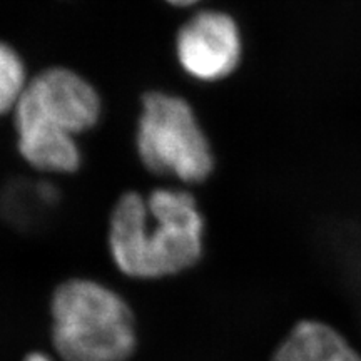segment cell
<instances>
[{"label":"cell","mask_w":361,"mask_h":361,"mask_svg":"<svg viewBox=\"0 0 361 361\" xmlns=\"http://www.w3.org/2000/svg\"><path fill=\"white\" fill-rule=\"evenodd\" d=\"M107 251L116 269L133 279L166 278L191 268L202 251L196 201L183 189L124 192L107 219Z\"/></svg>","instance_id":"obj_1"},{"label":"cell","mask_w":361,"mask_h":361,"mask_svg":"<svg viewBox=\"0 0 361 361\" xmlns=\"http://www.w3.org/2000/svg\"><path fill=\"white\" fill-rule=\"evenodd\" d=\"M52 355L59 361H128L137 346L133 310L96 278L59 283L49 303Z\"/></svg>","instance_id":"obj_2"},{"label":"cell","mask_w":361,"mask_h":361,"mask_svg":"<svg viewBox=\"0 0 361 361\" xmlns=\"http://www.w3.org/2000/svg\"><path fill=\"white\" fill-rule=\"evenodd\" d=\"M135 149L151 173L186 184L204 180L214 166L211 144L192 106L168 92H147L142 97Z\"/></svg>","instance_id":"obj_3"},{"label":"cell","mask_w":361,"mask_h":361,"mask_svg":"<svg viewBox=\"0 0 361 361\" xmlns=\"http://www.w3.org/2000/svg\"><path fill=\"white\" fill-rule=\"evenodd\" d=\"M101 112V97L87 79L67 67H51L29 79L13 124H44L79 137L99 123Z\"/></svg>","instance_id":"obj_4"},{"label":"cell","mask_w":361,"mask_h":361,"mask_svg":"<svg viewBox=\"0 0 361 361\" xmlns=\"http://www.w3.org/2000/svg\"><path fill=\"white\" fill-rule=\"evenodd\" d=\"M243 34L233 16L223 11H201L176 35V57L189 78L218 82L241 64Z\"/></svg>","instance_id":"obj_5"},{"label":"cell","mask_w":361,"mask_h":361,"mask_svg":"<svg viewBox=\"0 0 361 361\" xmlns=\"http://www.w3.org/2000/svg\"><path fill=\"white\" fill-rule=\"evenodd\" d=\"M17 151L40 174H72L82 164V151L75 135L44 124H13Z\"/></svg>","instance_id":"obj_6"},{"label":"cell","mask_w":361,"mask_h":361,"mask_svg":"<svg viewBox=\"0 0 361 361\" xmlns=\"http://www.w3.org/2000/svg\"><path fill=\"white\" fill-rule=\"evenodd\" d=\"M273 361H361V358L335 329L322 323L305 322L293 329Z\"/></svg>","instance_id":"obj_7"},{"label":"cell","mask_w":361,"mask_h":361,"mask_svg":"<svg viewBox=\"0 0 361 361\" xmlns=\"http://www.w3.org/2000/svg\"><path fill=\"white\" fill-rule=\"evenodd\" d=\"M24 189L11 191L7 196L6 213L16 221V223H30L39 219L40 216L47 214L57 204L59 197L56 186L49 183H32L22 186Z\"/></svg>","instance_id":"obj_8"},{"label":"cell","mask_w":361,"mask_h":361,"mask_svg":"<svg viewBox=\"0 0 361 361\" xmlns=\"http://www.w3.org/2000/svg\"><path fill=\"white\" fill-rule=\"evenodd\" d=\"M29 82L19 52L0 40V116L13 112Z\"/></svg>","instance_id":"obj_9"},{"label":"cell","mask_w":361,"mask_h":361,"mask_svg":"<svg viewBox=\"0 0 361 361\" xmlns=\"http://www.w3.org/2000/svg\"><path fill=\"white\" fill-rule=\"evenodd\" d=\"M22 361H59L52 353H45V351H32L25 356Z\"/></svg>","instance_id":"obj_10"},{"label":"cell","mask_w":361,"mask_h":361,"mask_svg":"<svg viewBox=\"0 0 361 361\" xmlns=\"http://www.w3.org/2000/svg\"><path fill=\"white\" fill-rule=\"evenodd\" d=\"M166 2L169 4V6H174V7H192L196 6V4H200L201 0H166Z\"/></svg>","instance_id":"obj_11"}]
</instances>
